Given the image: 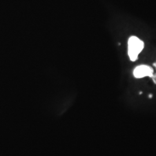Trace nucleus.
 <instances>
[{
    "instance_id": "nucleus-1",
    "label": "nucleus",
    "mask_w": 156,
    "mask_h": 156,
    "mask_svg": "<svg viewBox=\"0 0 156 156\" xmlns=\"http://www.w3.org/2000/svg\"><path fill=\"white\" fill-rule=\"evenodd\" d=\"M144 48V41L135 36L131 37L128 41V55L130 60L135 62Z\"/></svg>"
},
{
    "instance_id": "nucleus-2",
    "label": "nucleus",
    "mask_w": 156,
    "mask_h": 156,
    "mask_svg": "<svg viewBox=\"0 0 156 156\" xmlns=\"http://www.w3.org/2000/svg\"><path fill=\"white\" fill-rule=\"evenodd\" d=\"M133 74L135 78L138 79L146 76L152 78L154 74V70L151 66L147 65H140L134 69Z\"/></svg>"
},
{
    "instance_id": "nucleus-3",
    "label": "nucleus",
    "mask_w": 156,
    "mask_h": 156,
    "mask_svg": "<svg viewBox=\"0 0 156 156\" xmlns=\"http://www.w3.org/2000/svg\"><path fill=\"white\" fill-rule=\"evenodd\" d=\"M152 79H153V82L154 83L156 84V73L155 74H153V76H152Z\"/></svg>"
},
{
    "instance_id": "nucleus-4",
    "label": "nucleus",
    "mask_w": 156,
    "mask_h": 156,
    "mask_svg": "<svg viewBox=\"0 0 156 156\" xmlns=\"http://www.w3.org/2000/svg\"><path fill=\"white\" fill-rule=\"evenodd\" d=\"M153 66H154V67H156V62H155V63H154V64H153Z\"/></svg>"
}]
</instances>
